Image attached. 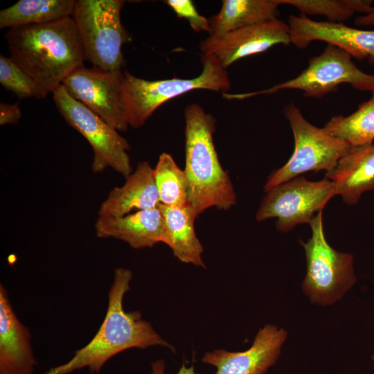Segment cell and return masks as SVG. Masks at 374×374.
<instances>
[{"label": "cell", "instance_id": "cell-18", "mask_svg": "<svg viewBox=\"0 0 374 374\" xmlns=\"http://www.w3.org/2000/svg\"><path fill=\"white\" fill-rule=\"evenodd\" d=\"M326 178L344 203L356 204L364 193L374 188V144L351 145Z\"/></svg>", "mask_w": 374, "mask_h": 374}, {"label": "cell", "instance_id": "cell-14", "mask_svg": "<svg viewBox=\"0 0 374 374\" xmlns=\"http://www.w3.org/2000/svg\"><path fill=\"white\" fill-rule=\"evenodd\" d=\"M290 43L305 48L313 41L325 42L344 50L358 60L374 64V30H361L343 23L317 21L301 15L288 19Z\"/></svg>", "mask_w": 374, "mask_h": 374}, {"label": "cell", "instance_id": "cell-4", "mask_svg": "<svg viewBox=\"0 0 374 374\" xmlns=\"http://www.w3.org/2000/svg\"><path fill=\"white\" fill-rule=\"evenodd\" d=\"M201 60L202 73L191 79L147 80L123 71V96L129 126H143L162 104L190 91H228L231 87L228 73L219 60L205 54L202 55Z\"/></svg>", "mask_w": 374, "mask_h": 374}, {"label": "cell", "instance_id": "cell-8", "mask_svg": "<svg viewBox=\"0 0 374 374\" xmlns=\"http://www.w3.org/2000/svg\"><path fill=\"white\" fill-rule=\"evenodd\" d=\"M342 83L350 84L359 91H374V75L363 72L355 66L351 55L333 44L327 46L321 54L312 57L308 66L296 78L265 90L227 93L226 99H244L259 94H271L283 89H299L305 97L320 98L338 89Z\"/></svg>", "mask_w": 374, "mask_h": 374}, {"label": "cell", "instance_id": "cell-12", "mask_svg": "<svg viewBox=\"0 0 374 374\" xmlns=\"http://www.w3.org/2000/svg\"><path fill=\"white\" fill-rule=\"evenodd\" d=\"M290 43L288 24L277 19L208 35L199 45L202 54L215 57L224 68L245 57L262 53L276 44Z\"/></svg>", "mask_w": 374, "mask_h": 374}, {"label": "cell", "instance_id": "cell-20", "mask_svg": "<svg viewBox=\"0 0 374 374\" xmlns=\"http://www.w3.org/2000/svg\"><path fill=\"white\" fill-rule=\"evenodd\" d=\"M280 0H224L210 20L209 35H221L277 19Z\"/></svg>", "mask_w": 374, "mask_h": 374}, {"label": "cell", "instance_id": "cell-28", "mask_svg": "<svg viewBox=\"0 0 374 374\" xmlns=\"http://www.w3.org/2000/svg\"><path fill=\"white\" fill-rule=\"evenodd\" d=\"M151 374H166V362L163 359H159L153 362L151 365ZM177 374H196L194 366H186L182 364Z\"/></svg>", "mask_w": 374, "mask_h": 374}, {"label": "cell", "instance_id": "cell-21", "mask_svg": "<svg viewBox=\"0 0 374 374\" xmlns=\"http://www.w3.org/2000/svg\"><path fill=\"white\" fill-rule=\"evenodd\" d=\"M74 0H20L0 12V28L43 24L71 17Z\"/></svg>", "mask_w": 374, "mask_h": 374}, {"label": "cell", "instance_id": "cell-24", "mask_svg": "<svg viewBox=\"0 0 374 374\" xmlns=\"http://www.w3.org/2000/svg\"><path fill=\"white\" fill-rule=\"evenodd\" d=\"M280 3L295 7L305 16H325L331 23H342L357 12L366 15L374 11L370 0H280Z\"/></svg>", "mask_w": 374, "mask_h": 374}, {"label": "cell", "instance_id": "cell-17", "mask_svg": "<svg viewBox=\"0 0 374 374\" xmlns=\"http://www.w3.org/2000/svg\"><path fill=\"white\" fill-rule=\"evenodd\" d=\"M163 227L159 207L121 217L98 216L95 223L97 237L121 240L134 249L152 247L161 242Z\"/></svg>", "mask_w": 374, "mask_h": 374}, {"label": "cell", "instance_id": "cell-23", "mask_svg": "<svg viewBox=\"0 0 374 374\" xmlns=\"http://www.w3.org/2000/svg\"><path fill=\"white\" fill-rule=\"evenodd\" d=\"M154 175L160 204L172 207L188 204L184 170L179 168L170 154L163 152L159 155Z\"/></svg>", "mask_w": 374, "mask_h": 374}, {"label": "cell", "instance_id": "cell-19", "mask_svg": "<svg viewBox=\"0 0 374 374\" xmlns=\"http://www.w3.org/2000/svg\"><path fill=\"white\" fill-rule=\"evenodd\" d=\"M159 208L163 218L161 242L166 244L181 262L205 267L204 249L194 227L197 216L192 207L188 204L173 207L160 204Z\"/></svg>", "mask_w": 374, "mask_h": 374}, {"label": "cell", "instance_id": "cell-30", "mask_svg": "<svg viewBox=\"0 0 374 374\" xmlns=\"http://www.w3.org/2000/svg\"><path fill=\"white\" fill-rule=\"evenodd\" d=\"M371 359H372L373 362H374V353H373V355L371 356Z\"/></svg>", "mask_w": 374, "mask_h": 374}, {"label": "cell", "instance_id": "cell-5", "mask_svg": "<svg viewBox=\"0 0 374 374\" xmlns=\"http://www.w3.org/2000/svg\"><path fill=\"white\" fill-rule=\"evenodd\" d=\"M122 0H78L72 19L77 27L86 60L106 71H122L123 44L131 36L121 20Z\"/></svg>", "mask_w": 374, "mask_h": 374}, {"label": "cell", "instance_id": "cell-25", "mask_svg": "<svg viewBox=\"0 0 374 374\" xmlns=\"http://www.w3.org/2000/svg\"><path fill=\"white\" fill-rule=\"evenodd\" d=\"M0 83L19 98H44L48 92L12 58L0 55Z\"/></svg>", "mask_w": 374, "mask_h": 374}, {"label": "cell", "instance_id": "cell-2", "mask_svg": "<svg viewBox=\"0 0 374 374\" xmlns=\"http://www.w3.org/2000/svg\"><path fill=\"white\" fill-rule=\"evenodd\" d=\"M5 37L10 57L48 93L83 66L86 59L72 17L10 28Z\"/></svg>", "mask_w": 374, "mask_h": 374}, {"label": "cell", "instance_id": "cell-3", "mask_svg": "<svg viewBox=\"0 0 374 374\" xmlns=\"http://www.w3.org/2000/svg\"><path fill=\"white\" fill-rule=\"evenodd\" d=\"M184 117L188 204L197 216L213 206L228 210L236 204V195L213 143L215 119L197 103L186 107Z\"/></svg>", "mask_w": 374, "mask_h": 374}, {"label": "cell", "instance_id": "cell-10", "mask_svg": "<svg viewBox=\"0 0 374 374\" xmlns=\"http://www.w3.org/2000/svg\"><path fill=\"white\" fill-rule=\"evenodd\" d=\"M336 195L333 183L326 177L309 181L298 176L266 192L256 218L260 222L275 217L277 230L287 232L298 224L310 223Z\"/></svg>", "mask_w": 374, "mask_h": 374}, {"label": "cell", "instance_id": "cell-9", "mask_svg": "<svg viewBox=\"0 0 374 374\" xmlns=\"http://www.w3.org/2000/svg\"><path fill=\"white\" fill-rule=\"evenodd\" d=\"M52 93L63 118L82 135L92 148V172L99 173L111 168L125 178L129 176L132 168L127 154L130 145L127 139L98 115L73 98L62 84Z\"/></svg>", "mask_w": 374, "mask_h": 374}, {"label": "cell", "instance_id": "cell-15", "mask_svg": "<svg viewBox=\"0 0 374 374\" xmlns=\"http://www.w3.org/2000/svg\"><path fill=\"white\" fill-rule=\"evenodd\" d=\"M37 361L31 334L17 317L4 286L0 285V374H33Z\"/></svg>", "mask_w": 374, "mask_h": 374}, {"label": "cell", "instance_id": "cell-11", "mask_svg": "<svg viewBox=\"0 0 374 374\" xmlns=\"http://www.w3.org/2000/svg\"><path fill=\"white\" fill-rule=\"evenodd\" d=\"M122 71H106L84 65L73 71L62 85L82 103L118 131H126L129 124L123 96Z\"/></svg>", "mask_w": 374, "mask_h": 374}, {"label": "cell", "instance_id": "cell-26", "mask_svg": "<svg viewBox=\"0 0 374 374\" xmlns=\"http://www.w3.org/2000/svg\"><path fill=\"white\" fill-rule=\"evenodd\" d=\"M163 2L173 10L178 17L186 19L193 30L206 31L209 33V20L197 12L192 1L166 0Z\"/></svg>", "mask_w": 374, "mask_h": 374}, {"label": "cell", "instance_id": "cell-22", "mask_svg": "<svg viewBox=\"0 0 374 374\" xmlns=\"http://www.w3.org/2000/svg\"><path fill=\"white\" fill-rule=\"evenodd\" d=\"M323 128L331 135L350 145L373 143L374 140V91L369 100L358 105L348 116L338 115L330 118Z\"/></svg>", "mask_w": 374, "mask_h": 374}, {"label": "cell", "instance_id": "cell-29", "mask_svg": "<svg viewBox=\"0 0 374 374\" xmlns=\"http://www.w3.org/2000/svg\"><path fill=\"white\" fill-rule=\"evenodd\" d=\"M354 23L357 26H374V11L371 13L357 17Z\"/></svg>", "mask_w": 374, "mask_h": 374}, {"label": "cell", "instance_id": "cell-13", "mask_svg": "<svg viewBox=\"0 0 374 374\" xmlns=\"http://www.w3.org/2000/svg\"><path fill=\"white\" fill-rule=\"evenodd\" d=\"M287 337L285 329L267 324L259 329L248 349H216L206 353L202 362L215 366V374H265L278 361Z\"/></svg>", "mask_w": 374, "mask_h": 374}, {"label": "cell", "instance_id": "cell-16", "mask_svg": "<svg viewBox=\"0 0 374 374\" xmlns=\"http://www.w3.org/2000/svg\"><path fill=\"white\" fill-rule=\"evenodd\" d=\"M121 187L114 188L101 203L98 216L121 217L134 210L158 208L160 204L154 169L147 161L138 163L136 170Z\"/></svg>", "mask_w": 374, "mask_h": 374}, {"label": "cell", "instance_id": "cell-27", "mask_svg": "<svg viewBox=\"0 0 374 374\" xmlns=\"http://www.w3.org/2000/svg\"><path fill=\"white\" fill-rule=\"evenodd\" d=\"M21 116V109L18 103L8 104L0 103V125L15 124Z\"/></svg>", "mask_w": 374, "mask_h": 374}, {"label": "cell", "instance_id": "cell-7", "mask_svg": "<svg viewBox=\"0 0 374 374\" xmlns=\"http://www.w3.org/2000/svg\"><path fill=\"white\" fill-rule=\"evenodd\" d=\"M284 114L294 135V150L288 161L268 177L265 193L308 171H331L351 146L309 123L293 103L285 107Z\"/></svg>", "mask_w": 374, "mask_h": 374}, {"label": "cell", "instance_id": "cell-6", "mask_svg": "<svg viewBox=\"0 0 374 374\" xmlns=\"http://www.w3.org/2000/svg\"><path fill=\"white\" fill-rule=\"evenodd\" d=\"M309 224L312 236L305 242L301 241L307 262L302 290L314 304L333 305L356 283L354 258L329 244L323 231L322 211L317 213Z\"/></svg>", "mask_w": 374, "mask_h": 374}, {"label": "cell", "instance_id": "cell-1", "mask_svg": "<svg viewBox=\"0 0 374 374\" xmlns=\"http://www.w3.org/2000/svg\"><path fill=\"white\" fill-rule=\"evenodd\" d=\"M132 278V272L128 269L118 267L114 270L106 314L99 330L71 359L51 368L45 374H69L84 368H88L91 373H98L109 359L130 348L161 346L175 352L174 346L142 318L140 312L125 310L123 298L130 289Z\"/></svg>", "mask_w": 374, "mask_h": 374}]
</instances>
